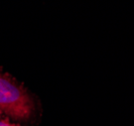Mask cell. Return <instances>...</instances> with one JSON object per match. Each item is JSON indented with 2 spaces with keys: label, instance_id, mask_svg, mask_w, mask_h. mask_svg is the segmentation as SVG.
<instances>
[{
  "label": "cell",
  "instance_id": "obj_2",
  "mask_svg": "<svg viewBox=\"0 0 134 126\" xmlns=\"http://www.w3.org/2000/svg\"><path fill=\"white\" fill-rule=\"evenodd\" d=\"M0 126H16V125L10 123V122L7 121V120H4V119H2V118H0Z\"/></svg>",
  "mask_w": 134,
  "mask_h": 126
},
{
  "label": "cell",
  "instance_id": "obj_1",
  "mask_svg": "<svg viewBox=\"0 0 134 126\" xmlns=\"http://www.w3.org/2000/svg\"><path fill=\"white\" fill-rule=\"evenodd\" d=\"M0 111L16 120L26 121L35 111L34 98L12 78L0 73Z\"/></svg>",
  "mask_w": 134,
  "mask_h": 126
}]
</instances>
